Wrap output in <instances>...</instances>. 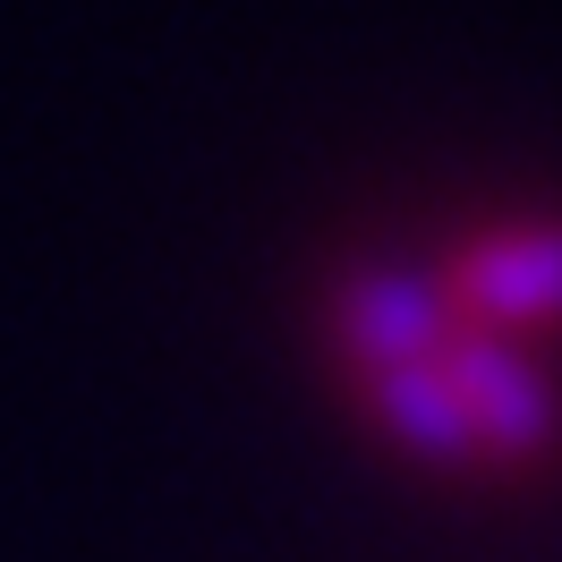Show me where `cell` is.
<instances>
[{
	"instance_id": "cell-1",
	"label": "cell",
	"mask_w": 562,
	"mask_h": 562,
	"mask_svg": "<svg viewBox=\"0 0 562 562\" xmlns=\"http://www.w3.org/2000/svg\"><path fill=\"white\" fill-rule=\"evenodd\" d=\"M333 341L358 409L392 435L401 460L469 486H520L554 469L562 358H537L452 307L426 265L358 273L333 307Z\"/></svg>"
},
{
	"instance_id": "cell-2",
	"label": "cell",
	"mask_w": 562,
	"mask_h": 562,
	"mask_svg": "<svg viewBox=\"0 0 562 562\" xmlns=\"http://www.w3.org/2000/svg\"><path fill=\"white\" fill-rule=\"evenodd\" d=\"M443 299L494 324L503 341L562 358V213H477L443 256H426Z\"/></svg>"
}]
</instances>
